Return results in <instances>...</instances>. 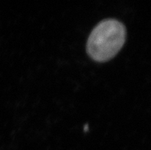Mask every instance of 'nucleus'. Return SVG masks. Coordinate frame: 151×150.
Here are the masks:
<instances>
[{
  "label": "nucleus",
  "mask_w": 151,
  "mask_h": 150,
  "mask_svg": "<svg viewBox=\"0 0 151 150\" xmlns=\"http://www.w3.org/2000/svg\"><path fill=\"white\" fill-rule=\"evenodd\" d=\"M125 39L124 25L116 19H105L96 25L89 35L87 51L94 61H109L121 49Z\"/></svg>",
  "instance_id": "obj_1"
}]
</instances>
